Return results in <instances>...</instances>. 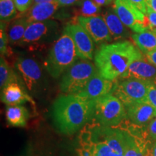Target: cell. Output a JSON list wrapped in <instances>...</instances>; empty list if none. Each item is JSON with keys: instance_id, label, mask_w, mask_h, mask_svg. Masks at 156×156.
<instances>
[{"instance_id": "21", "label": "cell", "mask_w": 156, "mask_h": 156, "mask_svg": "<svg viewBox=\"0 0 156 156\" xmlns=\"http://www.w3.org/2000/svg\"><path fill=\"white\" fill-rule=\"evenodd\" d=\"M19 83V78L15 71L9 67L5 56L0 58V87L3 89L9 83Z\"/></svg>"}, {"instance_id": "11", "label": "cell", "mask_w": 156, "mask_h": 156, "mask_svg": "<svg viewBox=\"0 0 156 156\" xmlns=\"http://www.w3.org/2000/svg\"><path fill=\"white\" fill-rule=\"evenodd\" d=\"M15 66L29 90L32 91L38 87L42 80V69L36 60L28 57H19Z\"/></svg>"}, {"instance_id": "3", "label": "cell", "mask_w": 156, "mask_h": 156, "mask_svg": "<svg viewBox=\"0 0 156 156\" xmlns=\"http://www.w3.org/2000/svg\"><path fill=\"white\" fill-rule=\"evenodd\" d=\"M78 58L73 38L63 31L50 48L44 61V67L52 77L58 78L75 64Z\"/></svg>"}, {"instance_id": "4", "label": "cell", "mask_w": 156, "mask_h": 156, "mask_svg": "<svg viewBox=\"0 0 156 156\" xmlns=\"http://www.w3.org/2000/svg\"><path fill=\"white\" fill-rule=\"evenodd\" d=\"M98 71L96 66L89 60L77 61L63 74L60 89L67 94H79Z\"/></svg>"}, {"instance_id": "26", "label": "cell", "mask_w": 156, "mask_h": 156, "mask_svg": "<svg viewBox=\"0 0 156 156\" xmlns=\"http://www.w3.org/2000/svg\"><path fill=\"white\" fill-rule=\"evenodd\" d=\"M147 101L156 110V85L154 82L148 83Z\"/></svg>"}, {"instance_id": "35", "label": "cell", "mask_w": 156, "mask_h": 156, "mask_svg": "<svg viewBox=\"0 0 156 156\" xmlns=\"http://www.w3.org/2000/svg\"><path fill=\"white\" fill-rule=\"evenodd\" d=\"M51 1H53V0H34V4L47 2H51Z\"/></svg>"}, {"instance_id": "2", "label": "cell", "mask_w": 156, "mask_h": 156, "mask_svg": "<svg viewBox=\"0 0 156 156\" xmlns=\"http://www.w3.org/2000/svg\"><path fill=\"white\" fill-rule=\"evenodd\" d=\"M143 57L141 51L130 41L103 44L95 54L98 73L106 79L116 80L135 60Z\"/></svg>"}, {"instance_id": "22", "label": "cell", "mask_w": 156, "mask_h": 156, "mask_svg": "<svg viewBox=\"0 0 156 156\" xmlns=\"http://www.w3.org/2000/svg\"><path fill=\"white\" fill-rule=\"evenodd\" d=\"M78 8L75 9V17H93L98 16L101 12L100 6L93 0H81Z\"/></svg>"}, {"instance_id": "19", "label": "cell", "mask_w": 156, "mask_h": 156, "mask_svg": "<svg viewBox=\"0 0 156 156\" xmlns=\"http://www.w3.org/2000/svg\"><path fill=\"white\" fill-rule=\"evenodd\" d=\"M131 38L140 51L144 54L156 50V33L147 30L142 33H135Z\"/></svg>"}, {"instance_id": "20", "label": "cell", "mask_w": 156, "mask_h": 156, "mask_svg": "<svg viewBox=\"0 0 156 156\" xmlns=\"http://www.w3.org/2000/svg\"><path fill=\"white\" fill-rule=\"evenodd\" d=\"M29 24L30 23L25 17H16L15 20L12 21L8 27L7 36L9 43L12 44H19L24 36Z\"/></svg>"}, {"instance_id": "37", "label": "cell", "mask_w": 156, "mask_h": 156, "mask_svg": "<svg viewBox=\"0 0 156 156\" xmlns=\"http://www.w3.org/2000/svg\"><path fill=\"white\" fill-rule=\"evenodd\" d=\"M144 156H153V155H152V150L151 151L150 149H148Z\"/></svg>"}, {"instance_id": "28", "label": "cell", "mask_w": 156, "mask_h": 156, "mask_svg": "<svg viewBox=\"0 0 156 156\" xmlns=\"http://www.w3.org/2000/svg\"><path fill=\"white\" fill-rule=\"evenodd\" d=\"M146 16L147 17L148 23H149L150 30L155 31L156 30V12L152 10L151 8L147 7V12Z\"/></svg>"}, {"instance_id": "34", "label": "cell", "mask_w": 156, "mask_h": 156, "mask_svg": "<svg viewBox=\"0 0 156 156\" xmlns=\"http://www.w3.org/2000/svg\"><path fill=\"white\" fill-rule=\"evenodd\" d=\"M147 7L156 12V0H146Z\"/></svg>"}, {"instance_id": "38", "label": "cell", "mask_w": 156, "mask_h": 156, "mask_svg": "<svg viewBox=\"0 0 156 156\" xmlns=\"http://www.w3.org/2000/svg\"><path fill=\"white\" fill-rule=\"evenodd\" d=\"M154 83H155V85H156V80H155V81H154Z\"/></svg>"}, {"instance_id": "32", "label": "cell", "mask_w": 156, "mask_h": 156, "mask_svg": "<svg viewBox=\"0 0 156 156\" xmlns=\"http://www.w3.org/2000/svg\"><path fill=\"white\" fill-rule=\"evenodd\" d=\"M145 56L148 61L156 67V50H154L153 51L145 54Z\"/></svg>"}, {"instance_id": "29", "label": "cell", "mask_w": 156, "mask_h": 156, "mask_svg": "<svg viewBox=\"0 0 156 156\" xmlns=\"http://www.w3.org/2000/svg\"><path fill=\"white\" fill-rule=\"evenodd\" d=\"M147 133L150 139L156 140V117L154 118L147 125Z\"/></svg>"}, {"instance_id": "17", "label": "cell", "mask_w": 156, "mask_h": 156, "mask_svg": "<svg viewBox=\"0 0 156 156\" xmlns=\"http://www.w3.org/2000/svg\"><path fill=\"white\" fill-rule=\"evenodd\" d=\"M103 17L113 39L126 38L129 36V32L126 28V27L122 22L114 9L110 8L105 10L103 13Z\"/></svg>"}, {"instance_id": "6", "label": "cell", "mask_w": 156, "mask_h": 156, "mask_svg": "<svg viewBox=\"0 0 156 156\" xmlns=\"http://www.w3.org/2000/svg\"><path fill=\"white\" fill-rule=\"evenodd\" d=\"M61 30L59 25L55 20H47L30 23L27 28L24 36L20 45L32 46H46L54 43L59 38Z\"/></svg>"}, {"instance_id": "14", "label": "cell", "mask_w": 156, "mask_h": 156, "mask_svg": "<svg viewBox=\"0 0 156 156\" xmlns=\"http://www.w3.org/2000/svg\"><path fill=\"white\" fill-rule=\"evenodd\" d=\"M122 79L136 78L142 80L154 82L156 80V67L145 56L134 61L120 77Z\"/></svg>"}, {"instance_id": "7", "label": "cell", "mask_w": 156, "mask_h": 156, "mask_svg": "<svg viewBox=\"0 0 156 156\" xmlns=\"http://www.w3.org/2000/svg\"><path fill=\"white\" fill-rule=\"evenodd\" d=\"M136 78L115 80V85L112 93L118 98L124 106L134 103L147 102V95L148 83Z\"/></svg>"}, {"instance_id": "13", "label": "cell", "mask_w": 156, "mask_h": 156, "mask_svg": "<svg viewBox=\"0 0 156 156\" xmlns=\"http://www.w3.org/2000/svg\"><path fill=\"white\" fill-rule=\"evenodd\" d=\"M126 117L132 124L139 126H147L156 117V110L147 102L134 103L125 106Z\"/></svg>"}, {"instance_id": "36", "label": "cell", "mask_w": 156, "mask_h": 156, "mask_svg": "<svg viewBox=\"0 0 156 156\" xmlns=\"http://www.w3.org/2000/svg\"><path fill=\"white\" fill-rule=\"evenodd\" d=\"M152 155H153V156H156V142L154 144L153 148H152Z\"/></svg>"}, {"instance_id": "23", "label": "cell", "mask_w": 156, "mask_h": 156, "mask_svg": "<svg viewBox=\"0 0 156 156\" xmlns=\"http://www.w3.org/2000/svg\"><path fill=\"white\" fill-rule=\"evenodd\" d=\"M14 0H0V18L2 22H8L17 15Z\"/></svg>"}, {"instance_id": "10", "label": "cell", "mask_w": 156, "mask_h": 156, "mask_svg": "<svg viewBox=\"0 0 156 156\" xmlns=\"http://www.w3.org/2000/svg\"><path fill=\"white\" fill-rule=\"evenodd\" d=\"M64 31L67 32L73 38L78 57L83 60H92L94 44L87 31L77 23L67 25Z\"/></svg>"}, {"instance_id": "30", "label": "cell", "mask_w": 156, "mask_h": 156, "mask_svg": "<svg viewBox=\"0 0 156 156\" xmlns=\"http://www.w3.org/2000/svg\"><path fill=\"white\" fill-rule=\"evenodd\" d=\"M127 1L132 5L134 6L142 13L146 15L147 12V4L146 0H127Z\"/></svg>"}, {"instance_id": "31", "label": "cell", "mask_w": 156, "mask_h": 156, "mask_svg": "<svg viewBox=\"0 0 156 156\" xmlns=\"http://www.w3.org/2000/svg\"><path fill=\"white\" fill-rule=\"evenodd\" d=\"M60 7H69L74 5H77L81 0H56Z\"/></svg>"}, {"instance_id": "18", "label": "cell", "mask_w": 156, "mask_h": 156, "mask_svg": "<svg viewBox=\"0 0 156 156\" xmlns=\"http://www.w3.org/2000/svg\"><path fill=\"white\" fill-rule=\"evenodd\" d=\"M30 116L28 111L22 105L7 106L6 119L9 126L24 127Z\"/></svg>"}, {"instance_id": "9", "label": "cell", "mask_w": 156, "mask_h": 156, "mask_svg": "<svg viewBox=\"0 0 156 156\" xmlns=\"http://www.w3.org/2000/svg\"><path fill=\"white\" fill-rule=\"evenodd\" d=\"M75 21L87 31L96 44H106L112 41V35L101 15L93 17H75Z\"/></svg>"}, {"instance_id": "24", "label": "cell", "mask_w": 156, "mask_h": 156, "mask_svg": "<svg viewBox=\"0 0 156 156\" xmlns=\"http://www.w3.org/2000/svg\"><path fill=\"white\" fill-rule=\"evenodd\" d=\"M93 156H123L112 151L104 141L92 142Z\"/></svg>"}, {"instance_id": "5", "label": "cell", "mask_w": 156, "mask_h": 156, "mask_svg": "<svg viewBox=\"0 0 156 156\" xmlns=\"http://www.w3.org/2000/svg\"><path fill=\"white\" fill-rule=\"evenodd\" d=\"M94 116L101 126L118 125L126 117L125 106L112 93L93 101Z\"/></svg>"}, {"instance_id": "15", "label": "cell", "mask_w": 156, "mask_h": 156, "mask_svg": "<svg viewBox=\"0 0 156 156\" xmlns=\"http://www.w3.org/2000/svg\"><path fill=\"white\" fill-rule=\"evenodd\" d=\"M59 7L56 0L34 4L26 12L17 17H25L29 23L47 20L54 16Z\"/></svg>"}, {"instance_id": "8", "label": "cell", "mask_w": 156, "mask_h": 156, "mask_svg": "<svg viewBox=\"0 0 156 156\" xmlns=\"http://www.w3.org/2000/svg\"><path fill=\"white\" fill-rule=\"evenodd\" d=\"M126 27L135 33L149 30V23L146 15L127 0H115L112 7Z\"/></svg>"}, {"instance_id": "33", "label": "cell", "mask_w": 156, "mask_h": 156, "mask_svg": "<svg viewBox=\"0 0 156 156\" xmlns=\"http://www.w3.org/2000/svg\"><path fill=\"white\" fill-rule=\"evenodd\" d=\"M93 1L101 7V6H107L111 5L114 0H93Z\"/></svg>"}, {"instance_id": "16", "label": "cell", "mask_w": 156, "mask_h": 156, "mask_svg": "<svg viewBox=\"0 0 156 156\" xmlns=\"http://www.w3.org/2000/svg\"><path fill=\"white\" fill-rule=\"evenodd\" d=\"M1 101L7 106L21 105L26 102L33 103L31 98L25 88L21 86L20 83H9L1 90Z\"/></svg>"}, {"instance_id": "27", "label": "cell", "mask_w": 156, "mask_h": 156, "mask_svg": "<svg viewBox=\"0 0 156 156\" xmlns=\"http://www.w3.org/2000/svg\"><path fill=\"white\" fill-rule=\"evenodd\" d=\"M17 10L20 13H25L31 7L34 0H14Z\"/></svg>"}, {"instance_id": "1", "label": "cell", "mask_w": 156, "mask_h": 156, "mask_svg": "<svg viewBox=\"0 0 156 156\" xmlns=\"http://www.w3.org/2000/svg\"><path fill=\"white\" fill-rule=\"evenodd\" d=\"M93 116V101L77 94L60 95L52 106L54 124L58 131L66 135L79 131Z\"/></svg>"}, {"instance_id": "12", "label": "cell", "mask_w": 156, "mask_h": 156, "mask_svg": "<svg viewBox=\"0 0 156 156\" xmlns=\"http://www.w3.org/2000/svg\"><path fill=\"white\" fill-rule=\"evenodd\" d=\"M115 85V80H110L102 77L98 71L90 80L85 89L80 93L79 95L88 99L94 101L112 93Z\"/></svg>"}, {"instance_id": "39", "label": "cell", "mask_w": 156, "mask_h": 156, "mask_svg": "<svg viewBox=\"0 0 156 156\" xmlns=\"http://www.w3.org/2000/svg\"><path fill=\"white\" fill-rule=\"evenodd\" d=\"M154 32H155V33H156V30H155V31H154Z\"/></svg>"}, {"instance_id": "25", "label": "cell", "mask_w": 156, "mask_h": 156, "mask_svg": "<svg viewBox=\"0 0 156 156\" xmlns=\"http://www.w3.org/2000/svg\"><path fill=\"white\" fill-rule=\"evenodd\" d=\"M5 22L1 21V30H0V51L1 56H9L12 53L11 48L8 46L9 39L5 29Z\"/></svg>"}]
</instances>
